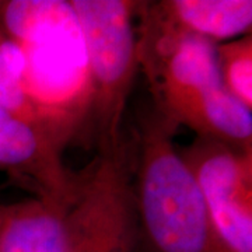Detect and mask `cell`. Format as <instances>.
Here are the masks:
<instances>
[{
    "label": "cell",
    "mask_w": 252,
    "mask_h": 252,
    "mask_svg": "<svg viewBox=\"0 0 252 252\" xmlns=\"http://www.w3.org/2000/svg\"><path fill=\"white\" fill-rule=\"evenodd\" d=\"M178 129L149 104L129 132L140 252H228L198 182L174 144Z\"/></svg>",
    "instance_id": "cell-1"
},
{
    "label": "cell",
    "mask_w": 252,
    "mask_h": 252,
    "mask_svg": "<svg viewBox=\"0 0 252 252\" xmlns=\"http://www.w3.org/2000/svg\"><path fill=\"white\" fill-rule=\"evenodd\" d=\"M139 69L152 105L199 137L252 147V109L225 90L216 66V44L192 35H164L136 26Z\"/></svg>",
    "instance_id": "cell-2"
},
{
    "label": "cell",
    "mask_w": 252,
    "mask_h": 252,
    "mask_svg": "<svg viewBox=\"0 0 252 252\" xmlns=\"http://www.w3.org/2000/svg\"><path fill=\"white\" fill-rule=\"evenodd\" d=\"M79 23L89 79L83 133L105 152L124 140V115L139 69L133 0H70Z\"/></svg>",
    "instance_id": "cell-3"
},
{
    "label": "cell",
    "mask_w": 252,
    "mask_h": 252,
    "mask_svg": "<svg viewBox=\"0 0 252 252\" xmlns=\"http://www.w3.org/2000/svg\"><path fill=\"white\" fill-rule=\"evenodd\" d=\"M132 180L133 147L126 135L80 171L62 216L61 252H140Z\"/></svg>",
    "instance_id": "cell-4"
},
{
    "label": "cell",
    "mask_w": 252,
    "mask_h": 252,
    "mask_svg": "<svg viewBox=\"0 0 252 252\" xmlns=\"http://www.w3.org/2000/svg\"><path fill=\"white\" fill-rule=\"evenodd\" d=\"M228 252H252V147L199 137L178 149Z\"/></svg>",
    "instance_id": "cell-5"
},
{
    "label": "cell",
    "mask_w": 252,
    "mask_h": 252,
    "mask_svg": "<svg viewBox=\"0 0 252 252\" xmlns=\"http://www.w3.org/2000/svg\"><path fill=\"white\" fill-rule=\"evenodd\" d=\"M0 172L52 206L66 210L79 187L80 171L63 164L62 153L31 126L0 108Z\"/></svg>",
    "instance_id": "cell-6"
},
{
    "label": "cell",
    "mask_w": 252,
    "mask_h": 252,
    "mask_svg": "<svg viewBox=\"0 0 252 252\" xmlns=\"http://www.w3.org/2000/svg\"><path fill=\"white\" fill-rule=\"evenodd\" d=\"M139 27L164 35H192L221 44L251 34V0L137 1Z\"/></svg>",
    "instance_id": "cell-7"
},
{
    "label": "cell",
    "mask_w": 252,
    "mask_h": 252,
    "mask_svg": "<svg viewBox=\"0 0 252 252\" xmlns=\"http://www.w3.org/2000/svg\"><path fill=\"white\" fill-rule=\"evenodd\" d=\"M63 213L36 198L0 203V252H61Z\"/></svg>",
    "instance_id": "cell-8"
},
{
    "label": "cell",
    "mask_w": 252,
    "mask_h": 252,
    "mask_svg": "<svg viewBox=\"0 0 252 252\" xmlns=\"http://www.w3.org/2000/svg\"><path fill=\"white\" fill-rule=\"evenodd\" d=\"M23 69L24 56L21 48L0 30V108L31 126L63 153L55 143L45 119L23 86Z\"/></svg>",
    "instance_id": "cell-9"
},
{
    "label": "cell",
    "mask_w": 252,
    "mask_h": 252,
    "mask_svg": "<svg viewBox=\"0 0 252 252\" xmlns=\"http://www.w3.org/2000/svg\"><path fill=\"white\" fill-rule=\"evenodd\" d=\"M216 66L224 89L244 107L252 109V35L216 44Z\"/></svg>",
    "instance_id": "cell-10"
}]
</instances>
